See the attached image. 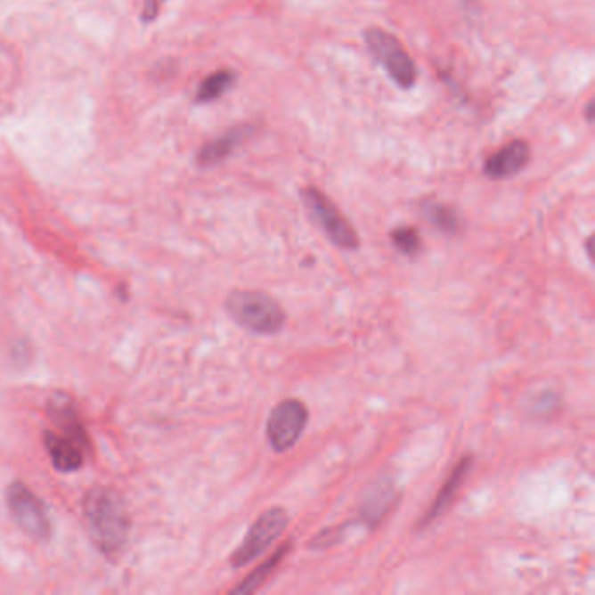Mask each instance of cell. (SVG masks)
I'll use <instances>...</instances> for the list:
<instances>
[{
	"label": "cell",
	"mask_w": 595,
	"mask_h": 595,
	"mask_svg": "<svg viewBox=\"0 0 595 595\" xmlns=\"http://www.w3.org/2000/svg\"><path fill=\"white\" fill-rule=\"evenodd\" d=\"M529 156L531 151L527 142L513 140L485 161L484 173L493 180L509 178L526 168V165L529 163Z\"/></svg>",
	"instance_id": "cell-9"
},
{
	"label": "cell",
	"mask_w": 595,
	"mask_h": 595,
	"mask_svg": "<svg viewBox=\"0 0 595 595\" xmlns=\"http://www.w3.org/2000/svg\"><path fill=\"white\" fill-rule=\"evenodd\" d=\"M236 76L232 70H218L212 76H208L196 93V100L200 103H208V102H215L218 100L225 91L231 89V86L234 85Z\"/></svg>",
	"instance_id": "cell-16"
},
{
	"label": "cell",
	"mask_w": 595,
	"mask_h": 595,
	"mask_svg": "<svg viewBox=\"0 0 595 595\" xmlns=\"http://www.w3.org/2000/svg\"><path fill=\"white\" fill-rule=\"evenodd\" d=\"M225 309L241 329L257 336L278 334L287 323L283 307L258 290L231 292L225 300Z\"/></svg>",
	"instance_id": "cell-2"
},
{
	"label": "cell",
	"mask_w": 595,
	"mask_h": 595,
	"mask_svg": "<svg viewBox=\"0 0 595 595\" xmlns=\"http://www.w3.org/2000/svg\"><path fill=\"white\" fill-rule=\"evenodd\" d=\"M421 213L435 229H438L440 232H444L447 236H456L461 231L460 213L456 212L454 208L447 207V205L435 203V201H425L421 205Z\"/></svg>",
	"instance_id": "cell-15"
},
{
	"label": "cell",
	"mask_w": 595,
	"mask_h": 595,
	"mask_svg": "<svg viewBox=\"0 0 595 595\" xmlns=\"http://www.w3.org/2000/svg\"><path fill=\"white\" fill-rule=\"evenodd\" d=\"M587 118L592 123V119H594V102H589V105H587Z\"/></svg>",
	"instance_id": "cell-19"
},
{
	"label": "cell",
	"mask_w": 595,
	"mask_h": 595,
	"mask_svg": "<svg viewBox=\"0 0 595 595\" xmlns=\"http://www.w3.org/2000/svg\"><path fill=\"white\" fill-rule=\"evenodd\" d=\"M7 505L16 524L32 538L47 540L51 534V520L43 500L25 484L12 482L7 489Z\"/></svg>",
	"instance_id": "cell-7"
},
{
	"label": "cell",
	"mask_w": 595,
	"mask_h": 595,
	"mask_svg": "<svg viewBox=\"0 0 595 595\" xmlns=\"http://www.w3.org/2000/svg\"><path fill=\"white\" fill-rule=\"evenodd\" d=\"M471 463H473V458H471V456H465V458L454 467L452 473H451V477L445 480V484H444L442 489L438 491V494H436L433 505L428 509L425 517H423V520L420 522V527H426L428 524H431L436 517H440V515L445 511V509L451 505V501L454 500L456 493L460 491L461 484L465 482V478H467V475L469 473V469H471Z\"/></svg>",
	"instance_id": "cell-13"
},
{
	"label": "cell",
	"mask_w": 595,
	"mask_h": 595,
	"mask_svg": "<svg viewBox=\"0 0 595 595\" xmlns=\"http://www.w3.org/2000/svg\"><path fill=\"white\" fill-rule=\"evenodd\" d=\"M44 444H45L53 467L58 471L70 473L83 467L86 449L77 442H74L72 438L65 435H58L54 431H45Z\"/></svg>",
	"instance_id": "cell-11"
},
{
	"label": "cell",
	"mask_w": 595,
	"mask_h": 595,
	"mask_svg": "<svg viewBox=\"0 0 595 595\" xmlns=\"http://www.w3.org/2000/svg\"><path fill=\"white\" fill-rule=\"evenodd\" d=\"M165 2H167V0H145L143 12H142L143 21H152V20L158 16V12H159V9L163 7Z\"/></svg>",
	"instance_id": "cell-18"
},
{
	"label": "cell",
	"mask_w": 595,
	"mask_h": 595,
	"mask_svg": "<svg viewBox=\"0 0 595 595\" xmlns=\"http://www.w3.org/2000/svg\"><path fill=\"white\" fill-rule=\"evenodd\" d=\"M252 134V126H236V128L229 129L227 133L220 134L218 138L212 140L210 143H207L200 154H198V161L201 167H213L222 163L224 159H227L249 136Z\"/></svg>",
	"instance_id": "cell-12"
},
{
	"label": "cell",
	"mask_w": 595,
	"mask_h": 595,
	"mask_svg": "<svg viewBox=\"0 0 595 595\" xmlns=\"http://www.w3.org/2000/svg\"><path fill=\"white\" fill-rule=\"evenodd\" d=\"M289 520V513L281 507L264 511L247 533L243 543L231 555V566L240 569L254 562L285 533Z\"/></svg>",
	"instance_id": "cell-5"
},
{
	"label": "cell",
	"mask_w": 595,
	"mask_h": 595,
	"mask_svg": "<svg viewBox=\"0 0 595 595\" xmlns=\"http://www.w3.org/2000/svg\"><path fill=\"white\" fill-rule=\"evenodd\" d=\"M307 407L298 398L280 402L267 420V440L274 452H287L298 442L307 425Z\"/></svg>",
	"instance_id": "cell-6"
},
{
	"label": "cell",
	"mask_w": 595,
	"mask_h": 595,
	"mask_svg": "<svg viewBox=\"0 0 595 595\" xmlns=\"http://www.w3.org/2000/svg\"><path fill=\"white\" fill-rule=\"evenodd\" d=\"M398 501V489L395 482L389 477H383L381 480L374 482L369 487V493L365 494L360 513L356 520L347 522L346 527L351 529L353 526H365L369 529L379 526L384 520V517L389 513V510L396 505Z\"/></svg>",
	"instance_id": "cell-8"
},
{
	"label": "cell",
	"mask_w": 595,
	"mask_h": 595,
	"mask_svg": "<svg viewBox=\"0 0 595 595\" xmlns=\"http://www.w3.org/2000/svg\"><path fill=\"white\" fill-rule=\"evenodd\" d=\"M365 44L369 53L383 67L395 85L402 89L414 86L416 65L395 36L381 29H369L365 32Z\"/></svg>",
	"instance_id": "cell-4"
},
{
	"label": "cell",
	"mask_w": 595,
	"mask_h": 595,
	"mask_svg": "<svg viewBox=\"0 0 595 595\" xmlns=\"http://www.w3.org/2000/svg\"><path fill=\"white\" fill-rule=\"evenodd\" d=\"M300 198L313 222L338 249L356 250L360 247V240L353 225L340 215L338 207L322 191L307 187L300 192Z\"/></svg>",
	"instance_id": "cell-3"
},
{
	"label": "cell",
	"mask_w": 595,
	"mask_h": 595,
	"mask_svg": "<svg viewBox=\"0 0 595 595\" xmlns=\"http://www.w3.org/2000/svg\"><path fill=\"white\" fill-rule=\"evenodd\" d=\"M391 241L395 249L403 256H418L421 250V236L414 227H396L391 232Z\"/></svg>",
	"instance_id": "cell-17"
},
{
	"label": "cell",
	"mask_w": 595,
	"mask_h": 595,
	"mask_svg": "<svg viewBox=\"0 0 595 595\" xmlns=\"http://www.w3.org/2000/svg\"><path fill=\"white\" fill-rule=\"evenodd\" d=\"M292 543H285L281 545L276 552L273 553L265 562H262L256 571H252L238 587H234L231 592L232 594H252L260 589V585H264V582L274 573V569L280 566V562L287 557V553L290 552Z\"/></svg>",
	"instance_id": "cell-14"
},
{
	"label": "cell",
	"mask_w": 595,
	"mask_h": 595,
	"mask_svg": "<svg viewBox=\"0 0 595 595\" xmlns=\"http://www.w3.org/2000/svg\"><path fill=\"white\" fill-rule=\"evenodd\" d=\"M47 414H49V420L53 421V425L61 431V435L72 438L74 442H77L85 449L87 447V435H86L85 425L79 418V412L74 407V402L67 395H63V393L53 395L49 403H47Z\"/></svg>",
	"instance_id": "cell-10"
},
{
	"label": "cell",
	"mask_w": 595,
	"mask_h": 595,
	"mask_svg": "<svg viewBox=\"0 0 595 595\" xmlns=\"http://www.w3.org/2000/svg\"><path fill=\"white\" fill-rule=\"evenodd\" d=\"M85 517L87 533L100 552L109 557L123 552L128 540V511L114 491H91L85 500Z\"/></svg>",
	"instance_id": "cell-1"
}]
</instances>
